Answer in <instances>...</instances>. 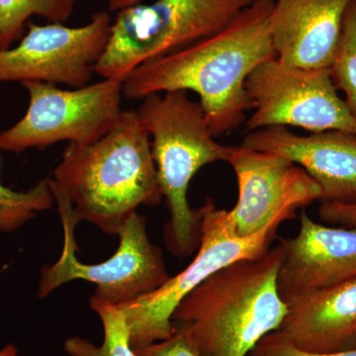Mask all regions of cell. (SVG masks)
<instances>
[{"mask_svg":"<svg viewBox=\"0 0 356 356\" xmlns=\"http://www.w3.org/2000/svg\"><path fill=\"white\" fill-rule=\"evenodd\" d=\"M273 2L254 0L216 34L140 65L123 81V95L143 99L168 91H193L215 137L236 130L250 108L248 77L276 58L270 33Z\"/></svg>","mask_w":356,"mask_h":356,"instance_id":"cell-1","label":"cell"},{"mask_svg":"<svg viewBox=\"0 0 356 356\" xmlns=\"http://www.w3.org/2000/svg\"><path fill=\"white\" fill-rule=\"evenodd\" d=\"M65 192L79 222L118 235L140 206L163 199L151 137L137 110H123L104 137L90 145L69 143L51 177Z\"/></svg>","mask_w":356,"mask_h":356,"instance_id":"cell-2","label":"cell"},{"mask_svg":"<svg viewBox=\"0 0 356 356\" xmlns=\"http://www.w3.org/2000/svg\"><path fill=\"white\" fill-rule=\"evenodd\" d=\"M284 247L222 267L194 288L173 312L200 356H248L280 329L287 305L278 290Z\"/></svg>","mask_w":356,"mask_h":356,"instance_id":"cell-3","label":"cell"},{"mask_svg":"<svg viewBox=\"0 0 356 356\" xmlns=\"http://www.w3.org/2000/svg\"><path fill=\"white\" fill-rule=\"evenodd\" d=\"M142 100L137 112L152 137L159 184L170 215L163 229L165 247L185 259L198 250L202 225L201 208L192 209L187 200L192 178L209 163H228L235 147L216 142L200 102L192 100L187 91Z\"/></svg>","mask_w":356,"mask_h":356,"instance_id":"cell-4","label":"cell"},{"mask_svg":"<svg viewBox=\"0 0 356 356\" xmlns=\"http://www.w3.org/2000/svg\"><path fill=\"white\" fill-rule=\"evenodd\" d=\"M254 0H154L121 9L95 67L124 81L134 70L221 31Z\"/></svg>","mask_w":356,"mask_h":356,"instance_id":"cell-5","label":"cell"},{"mask_svg":"<svg viewBox=\"0 0 356 356\" xmlns=\"http://www.w3.org/2000/svg\"><path fill=\"white\" fill-rule=\"evenodd\" d=\"M48 180L64 229V247L57 262L42 268L40 299L72 281L84 280L96 285L92 298L121 306L154 291L170 277L163 250L147 236L146 217L137 212L122 227L118 250L109 259L95 264L79 261L74 236L79 220L65 192L51 177Z\"/></svg>","mask_w":356,"mask_h":356,"instance_id":"cell-6","label":"cell"},{"mask_svg":"<svg viewBox=\"0 0 356 356\" xmlns=\"http://www.w3.org/2000/svg\"><path fill=\"white\" fill-rule=\"evenodd\" d=\"M201 210L200 243L193 261L158 289L119 306L127 320L133 350L172 336L173 312L194 288L222 267L264 254L277 238L280 225L296 218V212L283 213L255 235L238 238L229 225L228 211L217 208L211 199Z\"/></svg>","mask_w":356,"mask_h":356,"instance_id":"cell-7","label":"cell"},{"mask_svg":"<svg viewBox=\"0 0 356 356\" xmlns=\"http://www.w3.org/2000/svg\"><path fill=\"white\" fill-rule=\"evenodd\" d=\"M29 105L24 116L0 133V149L21 153L67 140L90 145L104 137L120 118L123 81H102L65 90L41 81L22 83Z\"/></svg>","mask_w":356,"mask_h":356,"instance_id":"cell-8","label":"cell"},{"mask_svg":"<svg viewBox=\"0 0 356 356\" xmlns=\"http://www.w3.org/2000/svg\"><path fill=\"white\" fill-rule=\"evenodd\" d=\"M245 90L254 109L245 122L248 132L290 126L356 135V118L337 95L330 69H303L271 58L250 74Z\"/></svg>","mask_w":356,"mask_h":356,"instance_id":"cell-9","label":"cell"},{"mask_svg":"<svg viewBox=\"0 0 356 356\" xmlns=\"http://www.w3.org/2000/svg\"><path fill=\"white\" fill-rule=\"evenodd\" d=\"M112 20L106 11L88 24H28L17 46L0 51V83L41 81L72 88L88 86L106 48Z\"/></svg>","mask_w":356,"mask_h":356,"instance_id":"cell-10","label":"cell"},{"mask_svg":"<svg viewBox=\"0 0 356 356\" xmlns=\"http://www.w3.org/2000/svg\"><path fill=\"white\" fill-rule=\"evenodd\" d=\"M228 163L235 172L238 197L227 216L238 238L254 236L283 213L297 212L322 198L320 185L282 156L240 146Z\"/></svg>","mask_w":356,"mask_h":356,"instance_id":"cell-11","label":"cell"},{"mask_svg":"<svg viewBox=\"0 0 356 356\" xmlns=\"http://www.w3.org/2000/svg\"><path fill=\"white\" fill-rule=\"evenodd\" d=\"M241 147L276 154L299 165L322 189L321 202H356V135L325 131L308 136L286 127L252 131Z\"/></svg>","mask_w":356,"mask_h":356,"instance_id":"cell-12","label":"cell"},{"mask_svg":"<svg viewBox=\"0 0 356 356\" xmlns=\"http://www.w3.org/2000/svg\"><path fill=\"white\" fill-rule=\"evenodd\" d=\"M284 257L278 273L283 301L356 277V231L327 226L300 215L297 235L280 238Z\"/></svg>","mask_w":356,"mask_h":356,"instance_id":"cell-13","label":"cell"},{"mask_svg":"<svg viewBox=\"0 0 356 356\" xmlns=\"http://www.w3.org/2000/svg\"><path fill=\"white\" fill-rule=\"evenodd\" d=\"M353 0H274L270 33L276 58L303 69H330Z\"/></svg>","mask_w":356,"mask_h":356,"instance_id":"cell-14","label":"cell"},{"mask_svg":"<svg viewBox=\"0 0 356 356\" xmlns=\"http://www.w3.org/2000/svg\"><path fill=\"white\" fill-rule=\"evenodd\" d=\"M287 314L277 332L309 353L356 348V277L285 300Z\"/></svg>","mask_w":356,"mask_h":356,"instance_id":"cell-15","label":"cell"},{"mask_svg":"<svg viewBox=\"0 0 356 356\" xmlns=\"http://www.w3.org/2000/svg\"><path fill=\"white\" fill-rule=\"evenodd\" d=\"M89 304L102 321L103 343L96 346L83 337H70L64 343L65 353L70 356H136L130 343L127 320L120 307L92 297Z\"/></svg>","mask_w":356,"mask_h":356,"instance_id":"cell-16","label":"cell"},{"mask_svg":"<svg viewBox=\"0 0 356 356\" xmlns=\"http://www.w3.org/2000/svg\"><path fill=\"white\" fill-rule=\"evenodd\" d=\"M74 0H0V51L22 37L33 15L51 23H64L74 11Z\"/></svg>","mask_w":356,"mask_h":356,"instance_id":"cell-17","label":"cell"},{"mask_svg":"<svg viewBox=\"0 0 356 356\" xmlns=\"http://www.w3.org/2000/svg\"><path fill=\"white\" fill-rule=\"evenodd\" d=\"M54 203L48 178L27 191H14L4 186L0 179V232L16 231L39 213L51 209Z\"/></svg>","mask_w":356,"mask_h":356,"instance_id":"cell-18","label":"cell"},{"mask_svg":"<svg viewBox=\"0 0 356 356\" xmlns=\"http://www.w3.org/2000/svg\"><path fill=\"white\" fill-rule=\"evenodd\" d=\"M330 72L337 88L346 96V105L356 118V0L344 14L341 37Z\"/></svg>","mask_w":356,"mask_h":356,"instance_id":"cell-19","label":"cell"},{"mask_svg":"<svg viewBox=\"0 0 356 356\" xmlns=\"http://www.w3.org/2000/svg\"><path fill=\"white\" fill-rule=\"evenodd\" d=\"M175 327V332L168 339L135 348L136 356H200L184 327Z\"/></svg>","mask_w":356,"mask_h":356,"instance_id":"cell-20","label":"cell"},{"mask_svg":"<svg viewBox=\"0 0 356 356\" xmlns=\"http://www.w3.org/2000/svg\"><path fill=\"white\" fill-rule=\"evenodd\" d=\"M248 356H356V348L339 353H309L293 346L280 332L274 331L262 337Z\"/></svg>","mask_w":356,"mask_h":356,"instance_id":"cell-21","label":"cell"},{"mask_svg":"<svg viewBox=\"0 0 356 356\" xmlns=\"http://www.w3.org/2000/svg\"><path fill=\"white\" fill-rule=\"evenodd\" d=\"M318 212L321 220L331 226L356 231V202H321Z\"/></svg>","mask_w":356,"mask_h":356,"instance_id":"cell-22","label":"cell"},{"mask_svg":"<svg viewBox=\"0 0 356 356\" xmlns=\"http://www.w3.org/2000/svg\"><path fill=\"white\" fill-rule=\"evenodd\" d=\"M108 3L111 10H121L126 7L140 3V0H108Z\"/></svg>","mask_w":356,"mask_h":356,"instance_id":"cell-23","label":"cell"},{"mask_svg":"<svg viewBox=\"0 0 356 356\" xmlns=\"http://www.w3.org/2000/svg\"><path fill=\"white\" fill-rule=\"evenodd\" d=\"M0 356H18V350L14 344H6L0 350Z\"/></svg>","mask_w":356,"mask_h":356,"instance_id":"cell-24","label":"cell"}]
</instances>
